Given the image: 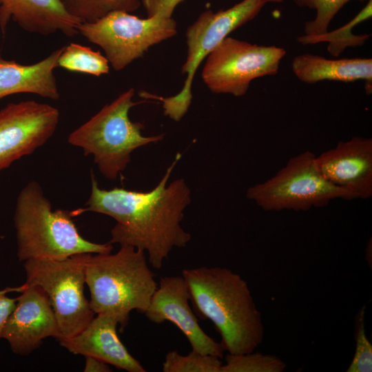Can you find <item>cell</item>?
<instances>
[{"mask_svg":"<svg viewBox=\"0 0 372 372\" xmlns=\"http://www.w3.org/2000/svg\"><path fill=\"white\" fill-rule=\"evenodd\" d=\"M180 158L178 153L158 185L147 192L101 189L91 171L86 207L71 211L72 215L93 211L112 217L116 223L109 242L143 250L150 265L161 269L174 248L186 247L192 238L180 224L184 210L191 203L190 189L183 178L167 185Z\"/></svg>","mask_w":372,"mask_h":372,"instance_id":"obj_1","label":"cell"},{"mask_svg":"<svg viewBox=\"0 0 372 372\" xmlns=\"http://www.w3.org/2000/svg\"><path fill=\"white\" fill-rule=\"evenodd\" d=\"M190 300L198 315L214 324L230 354L255 351L265 327L249 285L239 274L220 267L185 269Z\"/></svg>","mask_w":372,"mask_h":372,"instance_id":"obj_2","label":"cell"},{"mask_svg":"<svg viewBox=\"0 0 372 372\" xmlns=\"http://www.w3.org/2000/svg\"><path fill=\"white\" fill-rule=\"evenodd\" d=\"M71 212L52 209L41 186L29 182L19 192L14 215L19 261L61 260L79 254H108L110 242L96 243L79 232Z\"/></svg>","mask_w":372,"mask_h":372,"instance_id":"obj_3","label":"cell"},{"mask_svg":"<svg viewBox=\"0 0 372 372\" xmlns=\"http://www.w3.org/2000/svg\"><path fill=\"white\" fill-rule=\"evenodd\" d=\"M85 275L91 309L114 317L121 330L132 311L144 313L158 287L145 252L130 245L113 254H88Z\"/></svg>","mask_w":372,"mask_h":372,"instance_id":"obj_4","label":"cell"},{"mask_svg":"<svg viewBox=\"0 0 372 372\" xmlns=\"http://www.w3.org/2000/svg\"><path fill=\"white\" fill-rule=\"evenodd\" d=\"M134 94V88L123 92L68 136V143L92 155L100 172L110 180L126 169L135 149L165 137L144 136L143 125L130 120V109L142 102L133 101Z\"/></svg>","mask_w":372,"mask_h":372,"instance_id":"obj_5","label":"cell"},{"mask_svg":"<svg viewBox=\"0 0 372 372\" xmlns=\"http://www.w3.org/2000/svg\"><path fill=\"white\" fill-rule=\"evenodd\" d=\"M316 155L305 151L291 158L268 180L249 187L246 197L265 211H307L331 200L356 199L324 179L315 165Z\"/></svg>","mask_w":372,"mask_h":372,"instance_id":"obj_6","label":"cell"},{"mask_svg":"<svg viewBox=\"0 0 372 372\" xmlns=\"http://www.w3.org/2000/svg\"><path fill=\"white\" fill-rule=\"evenodd\" d=\"M87 254H76L61 260L25 261V283L39 286L48 296L56 319L59 338L76 335L95 314L84 295Z\"/></svg>","mask_w":372,"mask_h":372,"instance_id":"obj_7","label":"cell"},{"mask_svg":"<svg viewBox=\"0 0 372 372\" xmlns=\"http://www.w3.org/2000/svg\"><path fill=\"white\" fill-rule=\"evenodd\" d=\"M266 3L265 0H242L226 10L202 12L186 31L187 53L182 67L186 77L182 89L169 97L147 93L146 97L162 101L164 114L175 121H180L191 105L193 80L201 62L231 32L254 19Z\"/></svg>","mask_w":372,"mask_h":372,"instance_id":"obj_8","label":"cell"},{"mask_svg":"<svg viewBox=\"0 0 372 372\" xmlns=\"http://www.w3.org/2000/svg\"><path fill=\"white\" fill-rule=\"evenodd\" d=\"M79 34L101 47L116 71L142 57L147 50L177 33L172 17L158 15L139 18L131 12L116 10L92 22H82Z\"/></svg>","mask_w":372,"mask_h":372,"instance_id":"obj_9","label":"cell"},{"mask_svg":"<svg viewBox=\"0 0 372 372\" xmlns=\"http://www.w3.org/2000/svg\"><path fill=\"white\" fill-rule=\"evenodd\" d=\"M286 50L227 37L206 57L203 82L211 92L244 96L251 82L276 75Z\"/></svg>","mask_w":372,"mask_h":372,"instance_id":"obj_10","label":"cell"},{"mask_svg":"<svg viewBox=\"0 0 372 372\" xmlns=\"http://www.w3.org/2000/svg\"><path fill=\"white\" fill-rule=\"evenodd\" d=\"M59 110L34 100L10 103L0 110V171L32 154L54 134Z\"/></svg>","mask_w":372,"mask_h":372,"instance_id":"obj_11","label":"cell"},{"mask_svg":"<svg viewBox=\"0 0 372 372\" xmlns=\"http://www.w3.org/2000/svg\"><path fill=\"white\" fill-rule=\"evenodd\" d=\"M189 300V289L183 276L162 277L144 314L154 323H174L187 338L192 350L222 358L225 349L221 342L201 329Z\"/></svg>","mask_w":372,"mask_h":372,"instance_id":"obj_12","label":"cell"},{"mask_svg":"<svg viewBox=\"0 0 372 372\" xmlns=\"http://www.w3.org/2000/svg\"><path fill=\"white\" fill-rule=\"evenodd\" d=\"M14 310L3 329L1 338L13 353L28 355L48 337L58 339L56 319L45 292L37 285L24 283Z\"/></svg>","mask_w":372,"mask_h":372,"instance_id":"obj_13","label":"cell"},{"mask_svg":"<svg viewBox=\"0 0 372 372\" xmlns=\"http://www.w3.org/2000/svg\"><path fill=\"white\" fill-rule=\"evenodd\" d=\"M322 176L355 196H372V138L353 136L315 158Z\"/></svg>","mask_w":372,"mask_h":372,"instance_id":"obj_14","label":"cell"},{"mask_svg":"<svg viewBox=\"0 0 372 372\" xmlns=\"http://www.w3.org/2000/svg\"><path fill=\"white\" fill-rule=\"evenodd\" d=\"M117 320L107 314H97L79 333L57 339L60 344L74 354L92 356L128 372H145L120 340Z\"/></svg>","mask_w":372,"mask_h":372,"instance_id":"obj_15","label":"cell"},{"mask_svg":"<svg viewBox=\"0 0 372 372\" xmlns=\"http://www.w3.org/2000/svg\"><path fill=\"white\" fill-rule=\"evenodd\" d=\"M10 19L28 32L48 36L60 31L67 37L79 34L80 22L61 0H0V29L5 34Z\"/></svg>","mask_w":372,"mask_h":372,"instance_id":"obj_16","label":"cell"},{"mask_svg":"<svg viewBox=\"0 0 372 372\" xmlns=\"http://www.w3.org/2000/svg\"><path fill=\"white\" fill-rule=\"evenodd\" d=\"M63 46L30 65L0 57V99L14 94L30 93L57 100L60 97L54 74Z\"/></svg>","mask_w":372,"mask_h":372,"instance_id":"obj_17","label":"cell"},{"mask_svg":"<svg viewBox=\"0 0 372 372\" xmlns=\"http://www.w3.org/2000/svg\"><path fill=\"white\" fill-rule=\"evenodd\" d=\"M295 76L302 82L313 84L322 81H365L367 94L372 91V59H328L321 56L302 54L291 63Z\"/></svg>","mask_w":372,"mask_h":372,"instance_id":"obj_18","label":"cell"},{"mask_svg":"<svg viewBox=\"0 0 372 372\" xmlns=\"http://www.w3.org/2000/svg\"><path fill=\"white\" fill-rule=\"evenodd\" d=\"M372 16V0H369L364 8L347 24L331 32L318 35H303L298 37V42L304 44H315L328 42L327 50L333 56H338L349 47H360L370 37V34H353V28L369 19Z\"/></svg>","mask_w":372,"mask_h":372,"instance_id":"obj_19","label":"cell"},{"mask_svg":"<svg viewBox=\"0 0 372 372\" xmlns=\"http://www.w3.org/2000/svg\"><path fill=\"white\" fill-rule=\"evenodd\" d=\"M109 62L99 51L78 43L63 46L58 66L67 70L99 76L110 72Z\"/></svg>","mask_w":372,"mask_h":372,"instance_id":"obj_20","label":"cell"},{"mask_svg":"<svg viewBox=\"0 0 372 372\" xmlns=\"http://www.w3.org/2000/svg\"><path fill=\"white\" fill-rule=\"evenodd\" d=\"M61 1L67 11L81 23L95 21L116 10L132 12L141 6V0Z\"/></svg>","mask_w":372,"mask_h":372,"instance_id":"obj_21","label":"cell"},{"mask_svg":"<svg viewBox=\"0 0 372 372\" xmlns=\"http://www.w3.org/2000/svg\"><path fill=\"white\" fill-rule=\"evenodd\" d=\"M286 363L279 357L260 352L230 354L225 358L220 372H282Z\"/></svg>","mask_w":372,"mask_h":372,"instance_id":"obj_22","label":"cell"},{"mask_svg":"<svg viewBox=\"0 0 372 372\" xmlns=\"http://www.w3.org/2000/svg\"><path fill=\"white\" fill-rule=\"evenodd\" d=\"M221 358L192 350L186 355L169 351L162 364L164 372H220Z\"/></svg>","mask_w":372,"mask_h":372,"instance_id":"obj_23","label":"cell"},{"mask_svg":"<svg viewBox=\"0 0 372 372\" xmlns=\"http://www.w3.org/2000/svg\"><path fill=\"white\" fill-rule=\"evenodd\" d=\"M298 6L315 10L316 15L313 20L307 21L304 25L306 35H318L328 31L332 19L340 10L352 0H292ZM364 2L366 0H356Z\"/></svg>","mask_w":372,"mask_h":372,"instance_id":"obj_24","label":"cell"},{"mask_svg":"<svg viewBox=\"0 0 372 372\" xmlns=\"http://www.w3.org/2000/svg\"><path fill=\"white\" fill-rule=\"evenodd\" d=\"M365 306L359 312L355 334V350L347 372L372 371V345L366 335L364 327Z\"/></svg>","mask_w":372,"mask_h":372,"instance_id":"obj_25","label":"cell"},{"mask_svg":"<svg viewBox=\"0 0 372 372\" xmlns=\"http://www.w3.org/2000/svg\"><path fill=\"white\" fill-rule=\"evenodd\" d=\"M185 0H141L147 17H172L176 6Z\"/></svg>","mask_w":372,"mask_h":372,"instance_id":"obj_26","label":"cell"},{"mask_svg":"<svg viewBox=\"0 0 372 372\" xmlns=\"http://www.w3.org/2000/svg\"><path fill=\"white\" fill-rule=\"evenodd\" d=\"M24 289L25 285L23 284L19 287H8L0 290V339L1 338L4 325L9 316L14 310L17 301V298H10L6 294L13 291L21 293Z\"/></svg>","mask_w":372,"mask_h":372,"instance_id":"obj_27","label":"cell"},{"mask_svg":"<svg viewBox=\"0 0 372 372\" xmlns=\"http://www.w3.org/2000/svg\"><path fill=\"white\" fill-rule=\"evenodd\" d=\"M85 357V372H109L112 371L109 364L104 361L92 356Z\"/></svg>","mask_w":372,"mask_h":372,"instance_id":"obj_28","label":"cell"},{"mask_svg":"<svg viewBox=\"0 0 372 372\" xmlns=\"http://www.w3.org/2000/svg\"><path fill=\"white\" fill-rule=\"evenodd\" d=\"M266 3H282L284 0H265Z\"/></svg>","mask_w":372,"mask_h":372,"instance_id":"obj_29","label":"cell"}]
</instances>
